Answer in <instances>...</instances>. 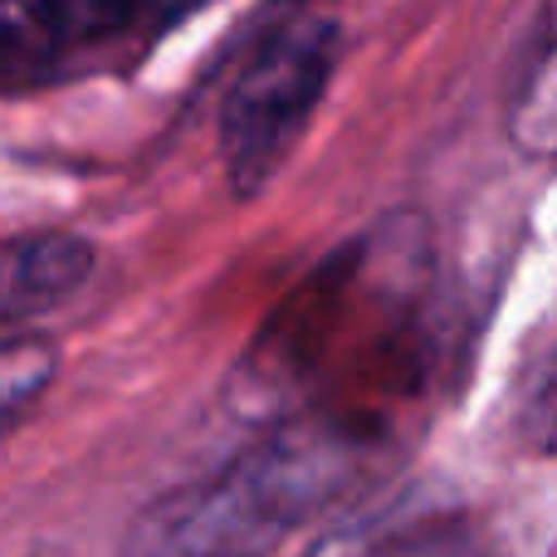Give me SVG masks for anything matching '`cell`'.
<instances>
[{
  "instance_id": "6da1fadb",
  "label": "cell",
  "mask_w": 557,
  "mask_h": 557,
  "mask_svg": "<svg viewBox=\"0 0 557 557\" xmlns=\"http://www.w3.org/2000/svg\"><path fill=\"white\" fill-rule=\"evenodd\" d=\"M382 435L343 416H284L221 474L152 504L123 557H264L298 523L333 509Z\"/></svg>"
},
{
  "instance_id": "277c9868",
  "label": "cell",
  "mask_w": 557,
  "mask_h": 557,
  "mask_svg": "<svg viewBox=\"0 0 557 557\" xmlns=\"http://www.w3.org/2000/svg\"><path fill=\"white\" fill-rule=\"evenodd\" d=\"M308 557H480V548L460 519H416L337 529Z\"/></svg>"
},
{
  "instance_id": "52a82bcc",
  "label": "cell",
  "mask_w": 557,
  "mask_h": 557,
  "mask_svg": "<svg viewBox=\"0 0 557 557\" xmlns=\"http://www.w3.org/2000/svg\"><path fill=\"white\" fill-rule=\"evenodd\" d=\"M519 441L529 450L557 455V347L539 362L533 382L523 386L519 401Z\"/></svg>"
},
{
  "instance_id": "3957f363",
  "label": "cell",
  "mask_w": 557,
  "mask_h": 557,
  "mask_svg": "<svg viewBox=\"0 0 557 557\" xmlns=\"http://www.w3.org/2000/svg\"><path fill=\"white\" fill-rule=\"evenodd\" d=\"M94 270V250L78 235H20L0 245V327L29 323L64 304Z\"/></svg>"
},
{
  "instance_id": "7a4b0ae2",
  "label": "cell",
  "mask_w": 557,
  "mask_h": 557,
  "mask_svg": "<svg viewBox=\"0 0 557 557\" xmlns=\"http://www.w3.org/2000/svg\"><path fill=\"white\" fill-rule=\"evenodd\" d=\"M333 54H337L333 25L308 20V25L284 29L264 54H255V64L231 88L221 147L240 196L260 191L278 172L294 137L304 133L313 103L323 98V84L333 74Z\"/></svg>"
},
{
  "instance_id": "5b68a950",
  "label": "cell",
  "mask_w": 557,
  "mask_h": 557,
  "mask_svg": "<svg viewBox=\"0 0 557 557\" xmlns=\"http://www.w3.org/2000/svg\"><path fill=\"white\" fill-rule=\"evenodd\" d=\"M74 45L59 0H0V74H35Z\"/></svg>"
},
{
  "instance_id": "8992f818",
  "label": "cell",
  "mask_w": 557,
  "mask_h": 557,
  "mask_svg": "<svg viewBox=\"0 0 557 557\" xmlns=\"http://www.w3.org/2000/svg\"><path fill=\"white\" fill-rule=\"evenodd\" d=\"M59 347L49 337H10L0 343V435L45 396L54 382Z\"/></svg>"
}]
</instances>
